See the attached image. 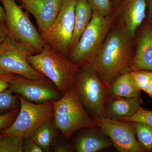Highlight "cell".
<instances>
[{
  "mask_svg": "<svg viewBox=\"0 0 152 152\" xmlns=\"http://www.w3.org/2000/svg\"><path fill=\"white\" fill-rule=\"evenodd\" d=\"M132 38L123 26L110 31L91 63L108 87L117 77L130 72Z\"/></svg>",
  "mask_w": 152,
  "mask_h": 152,
  "instance_id": "1",
  "label": "cell"
},
{
  "mask_svg": "<svg viewBox=\"0 0 152 152\" xmlns=\"http://www.w3.org/2000/svg\"><path fill=\"white\" fill-rule=\"evenodd\" d=\"M6 12L5 23L9 34L32 50L35 54L43 49L42 36L33 25L28 13L24 12L15 0H0Z\"/></svg>",
  "mask_w": 152,
  "mask_h": 152,
  "instance_id": "5",
  "label": "cell"
},
{
  "mask_svg": "<svg viewBox=\"0 0 152 152\" xmlns=\"http://www.w3.org/2000/svg\"><path fill=\"white\" fill-rule=\"evenodd\" d=\"M120 12L123 26L132 37L146 15V0H121Z\"/></svg>",
  "mask_w": 152,
  "mask_h": 152,
  "instance_id": "14",
  "label": "cell"
},
{
  "mask_svg": "<svg viewBox=\"0 0 152 152\" xmlns=\"http://www.w3.org/2000/svg\"><path fill=\"white\" fill-rule=\"evenodd\" d=\"M54 142L51 147V151L55 152H69L74 151L73 147H72L68 142L69 140L63 138L58 137Z\"/></svg>",
  "mask_w": 152,
  "mask_h": 152,
  "instance_id": "26",
  "label": "cell"
},
{
  "mask_svg": "<svg viewBox=\"0 0 152 152\" xmlns=\"http://www.w3.org/2000/svg\"><path fill=\"white\" fill-rule=\"evenodd\" d=\"M139 70L152 72V28L150 27L144 28L141 32L131 63L130 71Z\"/></svg>",
  "mask_w": 152,
  "mask_h": 152,
  "instance_id": "15",
  "label": "cell"
},
{
  "mask_svg": "<svg viewBox=\"0 0 152 152\" xmlns=\"http://www.w3.org/2000/svg\"><path fill=\"white\" fill-rule=\"evenodd\" d=\"M134 124L138 142L145 151H152V128L143 123Z\"/></svg>",
  "mask_w": 152,
  "mask_h": 152,
  "instance_id": "20",
  "label": "cell"
},
{
  "mask_svg": "<svg viewBox=\"0 0 152 152\" xmlns=\"http://www.w3.org/2000/svg\"><path fill=\"white\" fill-rule=\"evenodd\" d=\"M76 135L73 144L77 152H96L113 145L108 137L98 127L83 129Z\"/></svg>",
  "mask_w": 152,
  "mask_h": 152,
  "instance_id": "13",
  "label": "cell"
},
{
  "mask_svg": "<svg viewBox=\"0 0 152 152\" xmlns=\"http://www.w3.org/2000/svg\"><path fill=\"white\" fill-rule=\"evenodd\" d=\"M59 132L52 118L42 124L31 137L44 152H50L52 145L58 137Z\"/></svg>",
  "mask_w": 152,
  "mask_h": 152,
  "instance_id": "19",
  "label": "cell"
},
{
  "mask_svg": "<svg viewBox=\"0 0 152 152\" xmlns=\"http://www.w3.org/2000/svg\"><path fill=\"white\" fill-rule=\"evenodd\" d=\"M23 8L32 15L42 34L47 31L56 18L63 0H20Z\"/></svg>",
  "mask_w": 152,
  "mask_h": 152,
  "instance_id": "12",
  "label": "cell"
},
{
  "mask_svg": "<svg viewBox=\"0 0 152 152\" xmlns=\"http://www.w3.org/2000/svg\"><path fill=\"white\" fill-rule=\"evenodd\" d=\"M23 152H43L44 151L36 143L31 137L25 138L23 143Z\"/></svg>",
  "mask_w": 152,
  "mask_h": 152,
  "instance_id": "28",
  "label": "cell"
},
{
  "mask_svg": "<svg viewBox=\"0 0 152 152\" xmlns=\"http://www.w3.org/2000/svg\"><path fill=\"white\" fill-rule=\"evenodd\" d=\"M9 31L5 22H0V44L5 39Z\"/></svg>",
  "mask_w": 152,
  "mask_h": 152,
  "instance_id": "30",
  "label": "cell"
},
{
  "mask_svg": "<svg viewBox=\"0 0 152 152\" xmlns=\"http://www.w3.org/2000/svg\"><path fill=\"white\" fill-rule=\"evenodd\" d=\"M16 75L0 69V92L10 88V82Z\"/></svg>",
  "mask_w": 152,
  "mask_h": 152,
  "instance_id": "29",
  "label": "cell"
},
{
  "mask_svg": "<svg viewBox=\"0 0 152 152\" xmlns=\"http://www.w3.org/2000/svg\"><path fill=\"white\" fill-rule=\"evenodd\" d=\"M9 88L0 92V112L18 108V97Z\"/></svg>",
  "mask_w": 152,
  "mask_h": 152,
  "instance_id": "22",
  "label": "cell"
},
{
  "mask_svg": "<svg viewBox=\"0 0 152 152\" xmlns=\"http://www.w3.org/2000/svg\"><path fill=\"white\" fill-rule=\"evenodd\" d=\"M144 91L147 93L152 98V78L147 85L146 88Z\"/></svg>",
  "mask_w": 152,
  "mask_h": 152,
  "instance_id": "32",
  "label": "cell"
},
{
  "mask_svg": "<svg viewBox=\"0 0 152 152\" xmlns=\"http://www.w3.org/2000/svg\"><path fill=\"white\" fill-rule=\"evenodd\" d=\"M112 23L110 17L94 14L77 45L69 53V59L80 66L91 63L110 31Z\"/></svg>",
  "mask_w": 152,
  "mask_h": 152,
  "instance_id": "6",
  "label": "cell"
},
{
  "mask_svg": "<svg viewBox=\"0 0 152 152\" xmlns=\"http://www.w3.org/2000/svg\"><path fill=\"white\" fill-rule=\"evenodd\" d=\"M93 15L92 10L86 0H77L75 8V28L69 48V53L77 45L82 34L92 18Z\"/></svg>",
  "mask_w": 152,
  "mask_h": 152,
  "instance_id": "17",
  "label": "cell"
},
{
  "mask_svg": "<svg viewBox=\"0 0 152 152\" xmlns=\"http://www.w3.org/2000/svg\"><path fill=\"white\" fill-rule=\"evenodd\" d=\"M136 86L141 91H145L152 78V72L146 70L130 71Z\"/></svg>",
  "mask_w": 152,
  "mask_h": 152,
  "instance_id": "25",
  "label": "cell"
},
{
  "mask_svg": "<svg viewBox=\"0 0 152 152\" xmlns=\"http://www.w3.org/2000/svg\"><path fill=\"white\" fill-rule=\"evenodd\" d=\"M17 96L20 105L18 113L12 124L1 134L4 136H21L25 138L31 137L42 124L53 118L52 102L34 103Z\"/></svg>",
  "mask_w": 152,
  "mask_h": 152,
  "instance_id": "7",
  "label": "cell"
},
{
  "mask_svg": "<svg viewBox=\"0 0 152 152\" xmlns=\"http://www.w3.org/2000/svg\"><path fill=\"white\" fill-rule=\"evenodd\" d=\"M109 99L140 96L141 91L134 83L130 72L121 74L108 87Z\"/></svg>",
  "mask_w": 152,
  "mask_h": 152,
  "instance_id": "18",
  "label": "cell"
},
{
  "mask_svg": "<svg viewBox=\"0 0 152 152\" xmlns=\"http://www.w3.org/2000/svg\"><path fill=\"white\" fill-rule=\"evenodd\" d=\"M28 61L32 67L50 80L64 94L73 86L80 66L45 43L42 50L31 55Z\"/></svg>",
  "mask_w": 152,
  "mask_h": 152,
  "instance_id": "2",
  "label": "cell"
},
{
  "mask_svg": "<svg viewBox=\"0 0 152 152\" xmlns=\"http://www.w3.org/2000/svg\"><path fill=\"white\" fill-rule=\"evenodd\" d=\"M10 83V88L13 93L34 103L56 100L63 95L48 80H33L16 75Z\"/></svg>",
  "mask_w": 152,
  "mask_h": 152,
  "instance_id": "11",
  "label": "cell"
},
{
  "mask_svg": "<svg viewBox=\"0 0 152 152\" xmlns=\"http://www.w3.org/2000/svg\"><path fill=\"white\" fill-rule=\"evenodd\" d=\"M51 102L55 125L67 140H69L77 131L97 127L85 110L73 86L59 99Z\"/></svg>",
  "mask_w": 152,
  "mask_h": 152,
  "instance_id": "3",
  "label": "cell"
},
{
  "mask_svg": "<svg viewBox=\"0 0 152 152\" xmlns=\"http://www.w3.org/2000/svg\"><path fill=\"white\" fill-rule=\"evenodd\" d=\"M147 5L152 19V0H147Z\"/></svg>",
  "mask_w": 152,
  "mask_h": 152,
  "instance_id": "33",
  "label": "cell"
},
{
  "mask_svg": "<svg viewBox=\"0 0 152 152\" xmlns=\"http://www.w3.org/2000/svg\"><path fill=\"white\" fill-rule=\"evenodd\" d=\"M19 112V110L18 108L0 115V133L12 124Z\"/></svg>",
  "mask_w": 152,
  "mask_h": 152,
  "instance_id": "27",
  "label": "cell"
},
{
  "mask_svg": "<svg viewBox=\"0 0 152 152\" xmlns=\"http://www.w3.org/2000/svg\"><path fill=\"white\" fill-rule=\"evenodd\" d=\"M73 86L82 104L92 118L104 116L109 99L108 87L91 63L80 66Z\"/></svg>",
  "mask_w": 152,
  "mask_h": 152,
  "instance_id": "4",
  "label": "cell"
},
{
  "mask_svg": "<svg viewBox=\"0 0 152 152\" xmlns=\"http://www.w3.org/2000/svg\"><path fill=\"white\" fill-rule=\"evenodd\" d=\"M94 14L103 17H109L111 13V0H86Z\"/></svg>",
  "mask_w": 152,
  "mask_h": 152,
  "instance_id": "24",
  "label": "cell"
},
{
  "mask_svg": "<svg viewBox=\"0 0 152 152\" xmlns=\"http://www.w3.org/2000/svg\"><path fill=\"white\" fill-rule=\"evenodd\" d=\"M113 1L114 2H120L121 0H113Z\"/></svg>",
  "mask_w": 152,
  "mask_h": 152,
  "instance_id": "34",
  "label": "cell"
},
{
  "mask_svg": "<svg viewBox=\"0 0 152 152\" xmlns=\"http://www.w3.org/2000/svg\"><path fill=\"white\" fill-rule=\"evenodd\" d=\"M97 126L107 136L119 152H143L138 142L134 123L102 116L92 118Z\"/></svg>",
  "mask_w": 152,
  "mask_h": 152,
  "instance_id": "10",
  "label": "cell"
},
{
  "mask_svg": "<svg viewBox=\"0 0 152 152\" xmlns=\"http://www.w3.org/2000/svg\"><path fill=\"white\" fill-rule=\"evenodd\" d=\"M1 2V1H0ZM6 20V12L3 6L0 3V22H5Z\"/></svg>",
  "mask_w": 152,
  "mask_h": 152,
  "instance_id": "31",
  "label": "cell"
},
{
  "mask_svg": "<svg viewBox=\"0 0 152 152\" xmlns=\"http://www.w3.org/2000/svg\"><path fill=\"white\" fill-rule=\"evenodd\" d=\"M25 138L18 136H4L0 133V152H23Z\"/></svg>",
  "mask_w": 152,
  "mask_h": 152,
  "instance_id": "21",
  "label": "cell"
},
{
  "mask_svg": "<svg viewBox=\"0 0 152 152\" xmlns=\"http://www.w3.org/2000/svg\"><path fill=\"white\" fill-rule=\"evenodd\" d=\"M117 120L124 122L143 123L152 128V111L141 107L133 115L118 118Z\"/></svg>",
  "mask_w": 152,
  "mask_h": 152,
  "instance_id": "23",
  "label": "cell"
},
{
  "mask_svg": "<svg viewBox=\"0 0 152 152\" xmlns=\"http://www.w3.org/2000/svg\"><path fill=\"white\" fill-rule=\"evenodd\" d=\"M34 54L31 49L9 34L0 44V69L33 80H48L28 61V57Z\"/></svg>",
  "mask_w": 152,
  "mask_h": 152,
  "instance_id": "8",
  "label": "cell"
},
{
  "mask_svg": "<svg viewBox=\"0 0 152 152\" xmlns=\"http://www.w3.org/2000/svg\"><path fill=\"white\" fill-rule=\"evenodd\" d=\"M141 103L140 96L109 99L105 106L104 116L113 119L131 116L137 111Z\"/></svg>",
  "mask_w": 152,
  "mask_h": 152,
  "instance_id": "16",
  "label": "cell"
},
{
  "mask_svg": "<svg viewBox=\"0 0 152 152\" xmlns=\"http://www.w3.org/2000/svg\"><path fill=\"white\" fill-rule=\"evenodd\" d=\"M76 2L77 0H63L56 18L47 31L41 34L45 43L68 57L75 28Z\"/></svg>",
  "mask_w": 152,
  "mask_h": 152,
  "instance_id": "9",
  "label": "cell"
}]
</instances>
